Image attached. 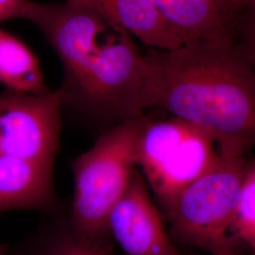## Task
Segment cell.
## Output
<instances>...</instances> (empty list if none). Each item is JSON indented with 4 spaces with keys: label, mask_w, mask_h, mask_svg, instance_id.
Instances as JSON below:
<instances>
[{
    "label": "cell",
    "mask_w": 255,
    "mask_h": 255,
    "mask_svg": "<svg viewBox=\"0 0 255 255\" xmlns=\"http://www.w3.org/2000/svg\"><path fill=\"white\" fill-rule=\"evenodd\" d=\"M22 18L40 28L61 59L63 109L110 127L145 115L148 65L127 30L65 2L28 0Z\"/></svg>",
    "instance_id": "cell-1"
},
{
    "label": "cell",
    "mask_w": 255,
    "mask_h": 255,
    "mask_svg": "<svg viewBox=\"0 0 255 255\" xmlns=\"http://www.w3.org/2000/svg\"><path fill=\"white\" fill-rule=\"evenodd\" d=\"M253 45L201 41L149 49L147 109L160 108L199 126L225 157H243L255 139Z\"/></svg>",
    "instance_id": "cell-2"
},
{
    "label": "cell",
    "mask_w": 255,
    "mask_h": 255,
    "mask_svg": "<svg viewBox=\"0 0 255 255\" xmlns=\"http://www.w3.org/2000/svg\"><path fill=\"white\" fill-rule=\"evenodd\" d=\"M145 122L144 115L111 126L72 162L75 187L68 220L80 234L108 250L110 213L138 168Z\"/></svg>",
    "instance_id": "cell-3"
},
{
    "label": "cell",
    "mask_w": 255,
    "mask_h": 255,
    "mask_svg": "<svg viewBox=\"0 0 255 255\" xmlns=\"http://www.w3.org/2000/svg\"><path fill=\"white\" fill-rule=\"evenodd\" d=\"M215 138L175 117H146L139 142L138 168L158 201L165 219L192 182L224 158Z\"/></svg>",
    "instance_id": "cell-4"
},
{
    "label": "cell",
    "mask_w": 255,
    "mask_h": 255,
    "mask_svg": "<svg viewBox=\"0 0 255 255\" xmlns=\"http://www.w3.org/2000/svg\"><path fill=\"white\" fill-rule=\"evenodd\" d=\"M252 161L247 156L224 157L184 189L166 219L173 243L211 255H236L229 225Z\"/></svg>",
    "instance_id": "cell-5"
},
{
    "label": "cell",
    "mask_w": 255,
    "mask_h": 255,
    "mask_svg": "<svg viewBox=\"0 0 255 255\" xmlns=\"http://www.w3.org/2000/svg\"><path fill=\"white\" fill-rule=\"evenodd\" d=\"M63 103L59 91L0 95V155L54 166Z\"/></svg>",
    "instance_id": "cell-6"
},
{
    "label": "cell",
    "mask_w": 255,
    "mask_h": 255,
    "mask_svg": "<svg viewBox=\"0 0 255 255\" xmlns=\"http://www.w3.org/2000/svg\"><path fill=\"white\" fill-rule=\"evenodd\" d=\"M108 225L111 237L127 255H181L164 229L139 168L111 211Z\"/></svg>",
    "instance_id": "cell-7"
},
{
    "label": "cell",
    "mask_w": 255,
    "mask_h": 255,
    "mask_svg": "<svg viewBox=\"0 0 255 255\" xmlns=\"http://www.w3.org/2000/svg\"><path fill=\"white\" fill-rule=\"evenodd\" d=\"M184 44L201 41L250 43L251 25L235 17L225 0H154Z\"/></svg>",
    "instance_id": "cell-8"
},
{
    "label": "cell",
    "mask_w": 255,
    "mask_h": 255,
    "mask_svg": "<svg viewBox=\"0 0 255 255\" xmlns=\"http://www.w3.org/2000/svg\"><path fill=\"white\" fill-rule=\"evenodd\" d=\"M65 3L98 13L152 48L172 49L184 44L154 0H65Z\"/></svg>",
    "instance_id": "cell-9"
},
{
    "label": "cell",
    "mask_w": 255,
    "mask_h": 255,
    "mask_svg": "<svg viewBox=\"0 0 255 255\" xmlns=\"http://www.w3.org/2000/svg\"><path fill=\"white\" fill-rule=\"evenodd\" d=\"M55 207L54 166L0 155V213Z\"/></svg>",
    "instance_id": "cell-10"
},
{
    "label": "cell",
    "mask_w": 255,
    "mask_h": 255,
    "mask_svg": "<svg viewBox=\"0 0 255 255\" xmlns=\"http://www.w3.org/2000/svg\"><path fill=\"white\" fill-rule=\"evenodd\" d=\"M0 84L7 91L40 96L46 86L39 60L17 37L0 28Z\"/></svg>",
    "instance_id": "cell-11"
},
{
    "label": "cell",
    "mask_w": 255,
    "mask_h": 255,
    "mask_svg": "<svg viewBox=\"0 0 255 255\" xmlns=\"http://www.w3.org/2000/svg\"><path fill=\"white\" fill-rule=\"evenodd\" d=\"M230 243L236 255L255 254V163L249 165L228 228Z\"/></svg>",
    "instance_id": "cell-12"
},
{
    "label": "cell",
    "mask_w": 255,
    "mask_h": 255,
    "mask_svg": "<svg viewBox=\"0 0 255 255\" xmlns=\"http://www.w3.org/2000/svg\"><path fill=\"white\" fill-rule=\"evenodd\" d=\"M31 255H114L100 244L73 228L68 219H63L48 229L37 241Z\"/></svg>",
    "instance_id": "cell-13"
},
{
    "label": "cell",
    "mask_w": 255,
    "mask_h": 255,
    "mask_svg": "<svg viewBox=\"0 0 255 255\" xmlns=\"http://www.w3.org/2000/svg\"><path fill=\"white\" fill-rule=\"evenodd\" d=\"M225 2L235 17L248 25L252 24L255 0H225Z\"/></svg>",
    "instance_id": "cell-14"
},
{
    "label": "cell",
    "mask_w": 255,
    "mask_h": 255,
    "mask_svg": "<svg viewBox=\"0 0 255 255\" xmlns=\"http://www.w3.org/2000/svg\"><path fill=\"white\" fill-rule=\"evenodd\" d=\"M28 0H0V23L22 18Z\"/></svg>",
    "instance_id": "cell-15"
},
{
    "label": "cell",
    "mask_w": 255,
    "mask_h": 255,
    "mask_svg": "<svg viewBox=\"0 0 255 255\" xmlns=\"http://www.w3.org/2000/svg\"><path fill=\"white\" fill-rule=\"evenodd\" d=\"M255 255V254H250V255Z\"/></svg>",
    "instance_id": "cell-16"
}]
</instances>
